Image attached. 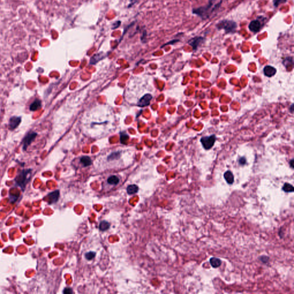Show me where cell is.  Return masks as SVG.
Returning a JSON list of instances; mask_svg holds the SVG:
<instances>
[{
	"instance_id": "cell-3",
	"label": "cell",
	"mask_w": 294,
	"mask_h": 294,
	"mask_svg": "<svg viewBox=\"0 0 294 294\" xmlns=\"http://www.w3.org/2000/svg\"><path fill=\"white\" fill-rule=\"evenodd\" d=\"M267 18L263 16H259L256 19L250 21L248 25V28L250 32L256 34L259 32L265 25L267 22Z\"/></svg>"
},
{
	"instance_id": "cell-29",
	"label": "cell",
	"mask_w": 294,
	"mask_h": 294,
	"mask_svg": "<svg viewBox=\"0 0 294 294\" xmlns=\"http://www.w3.org/2000/svg\"><path fill=\"white\" fill-rule=\"evenodd\" d=\"M138 1H139V0H130V3L129 4V6H128V7L129 8V7H131V6H133V5H134V4L136 3H137V2Z\"/></svg>"
},
{
	"instance_id": "cell-18",
	"label": "cell",
	"mask_w": 294,
	"mask_h": 294,
	"mask_svg": "<svg viewBox=\"0 0 294 294\" xmlns=\"http://www.w3.org/2000/svg\"><path fill=\"white\" fill-rule=\"evenodd\" d=\"M138 191V187L136 184H132L127 187V192L129 194H134Z\"/></svg>"
},
{
	"instance_id": "cell-24",
	"label": "cell",
	"mask_w": 294,
	"mask_h": 294,
	"mask_svg": "<svg viewBox=\"0 0 294 294\" xmlns=\"http://www.w3.org/2000/svg\"><path fill=\"white\" fill-rule=\"evenodd\" d=\"M287 0H273L274 6L275 8H278L280 4L284 3Z\"/></svg>"
},
{
	"instance_id": "cell-1",
	"label": "cell",
	"mask_w": 294,
	"mask_h": 294,
	"mask_svg": "<svg viewBox=\"0 0 294 294\" xmlns=\"http://www.w3.org/2000/svg\"><path fill=\"white\" fill-rule=\"evenodd\" d=\"M216 0H209L207 4L205 6L193 8L192 13L201 18L203 20L209 18L211 14L218 10L222 3V0L215 3Z\"/></svg>"
},
{
	"instance_id": "cell-28",
	"label": "cell",
	"mask_w": 294,
	"mask_h": 294,
	"mask_svg": "<svg viewBox=\"0 0 294 294\" xmlns=\"http://www.w3.org/2000/svg\"><path fill=\"white\" fill-rule=\"evenodd\" d=\"M72 293V290L70 288H65L63 291V294H71Z\"/></svg>"
},
{
	"instance_id": "cell-14",
	"label": "cell",
	"mask_w": 294,
	"mask_h": 294,
	"mask_svg": "<svg viewBox=\"0 0 294 294\" xmlns=\"http://www.w3.org/2000/svg\"><path fill=\"white\" fill-rule=\"evenodd\" d=\"M104 58V54L103 53H98L97 54H95V55H94L91 58L90 63L91 64H95L98 61L101 60V59H103Z\"/></svg>"
},
{
	"instance_id": "cell-30",
	"label": "cell",
	"mask_w": 294,
	"mask_h": 294,
	"mask_svg": "<svg viewBox=\"0 0 294 294\" xmlns=\"http://www.w3.org/2000/svg\"><path fill=\"white\" fill-rule=\"evenodd\" d=\"M120 24H121V22H120V21H118V24H117V22H116L115 23H114V24H113V25H116V26L113 27V28H113V29H116V28H117V27H118L120 25Z\"/></svg>"
},
{
	"instance_id": "cell-31",
	"label": "cell",
	"mask_w": 294,
	"mask_h": 294,
	"mask_svg": "<svg viewBox=\"0 0 294 294\" xmlns=\"http://www.w3.org/2000/svg\"><path fill=\"white\" fill-rule=\"evenodd\" d=\"M293 163H294V160H293V159H292V160L290 162V166H291V168H294Z\"/></svg>"
},
{
	"instance_id": "cell-32",
	"label": "cell",
	"mask_w": 294,
	"mask_h": 294,
	"mask_svg": "<svg viewBox=\"0 0 294 294\" xmlns=\"http://www.w3.org/2000/svg\"><path fill=\"white\" fill-rule=\"evenodd\" d=\"M293 107H294V104H292V105H291V107H290V112H291L292 113H293V112H294V111H293V109H294Z\"/></svg>"
},
{
	"instance_id": "cell-13",
	"label": "cell",
	"mask_w": 294,
	"mask_h": 294,
	"mask_svg": "<svg viewBox=\"0 0 294 294\" xmlns=\"http://www.w3.org/2000/svg\"><path fill=\"white\" fill-rule=\"evenodd\" d=\"M224 178L226 182L229 184H232L234 182V176L231 171H227L225 173Z\"/></svg>"
},
{
	"instance_id": "cell-22",
	"label": "cell",
	"mask_w": 294,
	"mask_h": 294,
	"mask_svg": "<svg viewBox=\"0 0 294 294\" xmlns=\"http://www.w3.org/2000/svg\"><path fill=\"white\" fill-rule=\"evenodd\" d=\"M95 256V253L94 252H89L85 254V257L88 260H93Z\"/></svg>"
},
{
	"instance_id": "cell-8",
	"label": "cell",
	"mask_w": 294,
	"mask_h": 294,
	"mask_svg": "<svg viewBox=\"0 0 294 294\" xmlns=\"http://www.w3.org/2000/svg\"><path fill=\"white\" fill-rule=\"evenodd\" d=\"M152 98V97L151 94H145L140 100V101L138 103V106H139L140 107H144V106H148Z\"/></svg>"
},
{
	"instance_id": "cell-19",
	"label": "cell",
	"mask_w": 294,
	"mask_h": 294,
	"mask_svg": "<svg viewBox=\"0 0 294 294\" xmlns=\"http://www.w3.org/2000/svg\"><path fill=\"white\" fill-rule=\"evenodd\" d=\"M108 183L111 185H117L119 182V179L116 175L109 177L107 180Z\"/></svg>"
},
{
	"instance_id": "cell-6",
	"label": "cell",
	"mask_w": 294,
	"mask_h": 294,
	"mask_svg": "<svg viewBox=\"0 0 294 294\" xmlns=\"http://www.w3.org/2000/svg\"><path fill=\"white\" fill-rule=\"evenodd\" d=\"M216 136L214 134H213L210 136L202 137L201 138L200 141L202 143L203 148L208 150L213 147L216 142Z\"/></svg>"
},
{
	"instance_id": "cell-16",
	"label": "cell",
	"mask_w": 294,
	"mask_h": 294,
	"mask_svg": "<svg viewBox=\"0 0 294 294\" xmlns=\"http://www.w3.org/2000/svg\"><path fill=\"white\" fill-rule=\"evenodd\" d=\"M210 264L213 268H218L221 265V261L216 257H212L210 260Z\"/></svg>"
},
{
	"instance_id": "cell-11",
	"label": "cell",
	"mask_w": 294,
	"mask_h": 294,
	"mask_svg": "<svg viewBox=\"0 0 294 294\" xmlns=\"http://www.w3.org/2000/svg\"><path fill=\"white\" fill-rule=\"evenodd\" d=\"M276 72V70L275 67L271 65H267L264 68V74L268 77L274 76Z\"/></svg>"
},
{
	"instance_id": "cell-2",
	"label": "cell",
	"mask_w": 294,
	"mask_h": 294,
	"mask_svg": "<svg viewBox=\"0 0 294 294\" xmlns=\"http://www.w3.org/2000/svg\"><path fill=\"white\" fill-rule=\"evenodd\" d=\"M216 27L218 31H225L226 34H233L236 32L238 25L233 20L224 19L219 21L216 24Z\"/></svg>"
},
{
	"instance_id": "cell-10",
	"label": "cell",
	"mask_w": 294,
	"mask_h": 294,
	"mask_svg": "<svg viewBox=\"0 0 294 294\" xmlns=\"http://www.w3.org/2000/svg\"><path fill=\"white\" fill-rule=\"evenodd\" d=\"M59 198V191L56 190L54 192H52L50 193L47 196L48 202L49 204H53L54 203H56Z\"/></svg>"
},
{
	"instance_id": "cell-21",
	"label": "cell",
	"mask_w": 294,
	"mask_h": 294,
	"mask_svg": "<svg viewBox=\"0 0 294 294\" xmlns=\"http://www.w3.org/2000/svg\"><path fill=\"white\" fill-rule=\"evenodd\" d=\"M110 224L105 221H104L101 222L100 225V229L101 231H106L110 228Z\"/></svg>"
},
{
	"instance_id": "cell-20",
	"label": "cell",
	"mask_w": 294,
	"mask_h": 294,
	"mask_svg": "<svg viewBox=\"0 0 294 294\" xmlns=\"http://www.w3.org/2000/svg\"><path fill=\"white\" fill-rule=\"evenodd\" d=\"M283 190L286 192H291L294 191V187L290 183H286L283 186Z\"/></svg>"
},
{
	"instance_id": "cell-26",
	"label": "cell",
	"mask_w": 294,
	"mask_h": 294,
	"mask_svg": "<svg viewBox=\"0 0 294 294\" xmlns=\"http://www.w3.org/2000/svg\"><path fill=\"white\" fill-rule=\"evenodd\" d=\"M179 41H180V40H179V39H174V40H171V41L169 42L168 43H167L165 44L164 45H163V47H164V46H166V45H168V44H175V43H176L179 42Z\"/></svg>"
},
{
	"instance_id": "cell-17",
	"label": "cell",
	"mask_w": 294,
	"mask_h": 294,
	"mask_svg": "<svg viewBox=\"0 0 294 294\" xmlns=\"http://www.w3.org/2000/svg\"><path fill=\"white\" fill-rule=\"evenodd\" d=\"M283 64L287 68H288L289 67H292L294 64L293 57H288L285 58L283 61Z\"/></svg>"
},
{
	"instance_id": "cell-12",
	"label": "cell",
	"mask_w": 294,
	"mask_h": 294,
	"mask_svg": "<svg viewBox=\"0 0 294 294\" xmlns=\"http://www.w3.org/2000/svg\"><path fill=\"white\" fill-rule=\"evenodd\" d=\"M42 106V102L39 99H36L30 105V110L31 111H36L39 109Z\"/></svg>"
},
{
	"instance_id": "cell-9",
	"label": "cell",
	"mask_w": 294,
	"mask_h": 294,
	"mask_svg": "<svg viewBox=\"0 0 294 294\" xmlns=\"http://www.w3.org/2000/svg\"><path fill=\"white\" fill-rule=\"evenodd\" d=\"M21 119L20 117H12L9 119V126L10 130H13L17 128L21 123Z\"/></svg>"
},
{
	"instance_id": "cell-15",
	"label": "cell",
	"mask_w": 294,
	"mask_h": 294,
	"mask_svg": "<svg viewBox=\"0 0 294 294\" xmlns=\"http://www.w3.org/2000/svg\"><path fill=\"white\" fill-rule=\"evenodd\" d=\"M80 162L85 167H87L91 164L92 160L90 157L87 156H84L80 158Z\"/></svg>"
},
{
	"instance_id": "cell-7",
	"label": "cell",
	"mask_w": 294,
	"mask_h": 294,
	"mask_svg": "<svg viewBox=\"0 0 294 294\" xmlns=\"http://www.w3.org/2000/svg\"><path fill=\"white\" fill-rule=\"evenodd\" d=\"M37 136V133L34 132H31L29 133L23 139V149L24 151L27 149L28 147L32 143V141L35 139Z\"/></svg>"
},
{
	"instance_id": "cell-23",
	"label": "cell",
	"mask_w": 294,
	"mask_h": 294,
	"mask_svg": "<svg viewBox=\"0 0 294 294\" xmlns=\"http://www.w3.org/2000/svg\"><path fill=\"white\" fill-rule=\"evenodd\" d=\"M128 139H129V136H128V134H123V133L121 134V137H120V140H121V143H122L123 144H126V142L128 140Z\"/></svg>"
},
{
	"instance_id": "cell-25",
	"label": "cell",
	"mask_w": 294,
	"mask_h": 294,
	"mask_svg": "<svg viewBox=\"0 0 294 294\" xmlns=\"http://www.w3.org/2000/svg\"><path fill=\"white\" fill-rule=\"evenodd\" d=\"M120 156V155H119V152H114L113 153H112L109 157H108V160H114V159H117Z\"/></svg>"
},
{
	"instance_id": "cell-4",
	"label": "cell",
	"mask_w": 294,
	"mask_h": 294,
	"mask_svg": "<svg viewBox=\"0 0 294 294\" xmlns=\"http://www.w3.org/2000/svg\"><path fill=\"white\" fill-rule=\"evenodd\" d=\"M31 177V170H24L20 172L15 178L14 180L17 186L23 190L25 188L27 184L29 181Z\"/></svg>"
},
{
	"instance_id": "cell-5",
	"label": "cell",
	"mask_w": 294,
	"mask_h": 294,
	"mask_svg": "<svg viewBox=\"0 0 294 294\" xmlns=\"http://www.w3.org/2000/svg\"><path fill=\"white\" fill-rule=\"evenodd\" d=\"M206 40V38L203 36H195L191 39H190L187 43L192 47L194 51H196L200 47L202 46L203 44L205 43Z\"/></svg>"
},
{
	"instance_id": "cell-27",
	"label": "cell",
	"mask_w": 294,
	"mask_h": 294,
	"mask_svg": "<svg viewBox=\"0 0 294 294\" xmlns=\"http://www.w3.org/2000/svg\"><path fill=\"white\" fill-rule=\"evenodd\" d=\"M246 162V160L245 158H244V157H242V158H241L239 159V163L241 165H244V164H245Z\"/></svg>"
}]
</instances>
